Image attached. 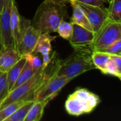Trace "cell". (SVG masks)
Listing matches in <instances>:
<instances>
[{"label": "cell", "instance_id": "cell-1", "mask_svg": "<svg viewBox=\"0 0 121 121\" xmlns=\"http://www.w3.org/2000/svg\"><path fill=\"white\" fill-rule=\"evenodd\" d=\"M67 14L66 2L62 0H44L38 7L31 21L41 33L56 32L61 21Z\"/></svg>", "mask_w": 121, "mask_h": 121}, {"label": "cell", "instance_id": "cell-2", "mask_svg": "<svg viewBox=\"0 0 121 121\" xmlns=\"http://www.w3.org/2000/svg\"><path fill=\"white\" fill-rule=\"evenodd\" d=\"M98 95L83 88H78L70 94L66 102V112L73 116H80L91 113L100 104Z\"/></svg>", "mask_w": 121, "mask_h": 121}, {"label": "cell", "instance_id": "cell-3", "mask_svg": "<svg viewBox=\"0 0 121 121\" xmlns=\"http://www.w3.org/2000/svg\"><path fill=\"white\" fill-rule=\"evenodd\" d=\"M90 51H74L66 60H61L57 75L73 79L78 76L96 69Z\"/></svg>", "mask_w": 121, "mask_h": 121}, {"label": "cell", "instance_id": "cell-4", "mask_svg": "<svg viewBox=\"0 0 121 121\" xmlns=\"http://www.w3.org/2000/svg\"><path fill=\"white\" fill-rule=\"evenodd\" d=\"M44 79V70L42 68L39 69L35 74L29 80L21 84L16 88L12 89L7 96L3 100L0 109L4 108L7 104L19 100H34V96L35 91L41 85Z\"/></svg>", "mask_w": 121, "mask_h": 121}, {"label": "cell", "instance_id": "cell-5", "mask_svg": "<svg viewBox=\"0 0 121 121\" xmlns=\"http://www.w3.org/2000/svg\"><path fill=\"white\" fill-rule=\"evenodd\" d=\"M57 72L52 74H47L44 71V79L35 91L34 101H39L45 99L52 100L58 95L60 91L72 80L70 78L57 75Z\"/></svg>", "mask_w": 121, "mask_h": 121}, {"label": "cell", "instance_id": "cell-6", "mask_svg": "<svg viewBox=\"0 0 121 121\" xmlns=\"http://www.w3.org/2000/svg\"><path fill=\"white\" fill-rule=\"evenodd\" d=\"M121 39V23L107 20L95 33L93 51L104 49Z\"/></svg>", "mask_w": 121, "mask_h": 121}, {"label": "cell", "instance_id": "cell-7", "mask_svg": "<svg viewBox=\"0 0 121 121\" xmlns=\"http://www.w3.org/2000/svg\"><path fill=\"white\" fill-rule=\"evenodd\" d=\"M41 34L39 30L32 26L30 21L22 17L21 33L16 50L21 56L32 53Z\"/></svg>", "mask_w": 121, "mask_h": 121}, {"label": "cell", "instance_id": "cell-8", "mask_svg": "<svg viewBox=\"0 0 121 121\" xmlns=\"http://www.w3.org/2000/svg\"><path fill=\"white\" fill-rule=\"evenodd\" d=\"M95 33L78 24H73V33L69 39L70 45L74 51L93 52L92 45Z\"/></svg>", "mask_w": 121, "mask_h": 121}, {"label": "cell", "instance_id": "cell-9", "mask_svg": "<svg viewBox=\"0 0 121 121\" xmlns=\"http://www.w3.org/2000/svg\"><path fill=\"white\" fill-rule=\"evenodd\" d=\"M12 0H6L0 12V40L4 50L14 47V41L11 31V9Z\"/></svg>", "mask_w": 121, "mask_h": 121}, {"label": "cell", "instance_id": "cell-10", "mask_svg": "<svg viewBox=\"0 0 121 121\" xmlns=\"http://www.w3.org/2000/svg\"><path fill=\"white\" fill-rule=\"evenodd\" d=\"M74 1L85 13L89 23L92 26L93 31L96 33L107 21L108 13L105 7L90 5L76 0Z\"/></svg>", "mask_w": 121, "mask_h": 121}, {"label": "cell", "instance_id": "cell-11", "mask_svg": "<svg viewBox=\"0 0 121 121\" xmlns=\"http://www.w3.org/2000/svg\"><path fill=\"white\" fill-rule=\"evenodd\" d=\"M10 26L14 41V48L16 49L20 40L22 27V17L19 14L15 0H12L11 3Z\"/></svg>", "mask_w": 121, "mask_h": 121}, {"label": "cell", "instance_id": "cell-12", "mask_svg": "<svg viewBox=\"0 0 121 121\" xmlns=\"http://www.w3.org/2000/svg\"><path fill=\"white\" fill-rule=\"evenodd\" d=\"M21 57L14 47L3 49L0 53V72H7Z\"/></svg>", "mask_w": 121, "mask_h": 121}, {"label": "cell", "instance_id": "cell-13", "mask_svg": "<svg viewBox=\"0 0 121 121\" xmlns=\"http://www.w3.org/2000/svg\"><path fill=\"white\" fill-rule=\"evenodd\" d=\"M65 2L70 3L73 8V14L71 18V23L72 24H78L90 30H93L92 26L89 23L85 13L82 9L76 3V1L74 0H66Z\"/></svg>", "mask_w": 121, "mask_h": 121}, {"label": "cell", "instance_id": "cell-14", "mask_svg": "<svg viewBox=\"0 0 121 121\" xmlns=\"http://www.w3.org/2000/svg\"><path fill=\"white\" fill-rule=\"evenodd\" d=\"M56 38V36H51L50 33H41L33 52L41 55L51 54L52 50L51 42Z\"/></svg>", "mask_w": 121, "mask_h": 121}, {"label": "cell", "instance_id": "cell-15", "mask_svg": "<svg viewBox=\"0 0 121 121\" xmlns=\"http://www.w3.org/2000/svg\"><path fill=\"white\" fill-rule=\"evenodd\" d=\"M26 62V58L25 56H22L20 60L16 62L6 72L7 74V82H8V87L9 91L10 92L17 80L19 76L20 75L22 69L24 68L25 64Z\"/></svg>", "mask_w": 121, "mask_h": 121}, {"label": "cell", "instance_id": "cell-16", "mask_svg": "<svg viewBox=\"0 0 121 121\" xmlns=\"http://www.w3.org/2000/svg\"><path fill=\"white\" fill-rule=\"evenodd\" d=\"M50 99H45L39 101H34L31 106L24 121H39L44 115V108L50 101Z\"/></svg>", "mask_w": 121, "mask_h": 121}, {"label": "cell", "instance_id": "cell-17", "mask_svg": "<svg viewBox=\"0 0 121 121\" xmlns=\"http://www.w3.org/2000/svg\"><path fill=\"white\" fill-rule=\"evenodd\" d=\"M111 58V55L108 53L96 50L91 53V59L96 69H99L102 73H104L106 66Z\"/></svg>", "mask_w": 121, "mask_h": 121}, {"label": "cell", "instance_id": "cell-18", "mask_svg": "<svg viewBox=\"0 0 121 121\" xmlns=\"http://www.w3.org/2000/svg\"><path fill=\"white\" fill-rule=\"evenodd\" d=\"M106 10L107 20L121 23V0H110L109 6Z\"/></svg>", "mask_w": 121, "mask_h": 121}, {"label": "cell", "instance_id": "cell-19", "mask_svg": "<svg viewBox=\"0 0 121 121\" xmlns=\"http://www.w3.org/2000/svg\"><path fill=\"white\" fill-rule=\"evenodd\" d=\"M34 101H35L34 100L26 101L23 105H21L12 115L8 117L4 121H24Z\"/></svg>", "mask_w": 121, "mask_h": 121}, {"label": "cell", "instance_id": "cell-20", "mask_svg": "<svg viewBox=\"0 0 121 121\" xmlns=\"http://www.w3.org/2000/svg\"><path fill=\"white\" fill-rule=\"evenodd\" d=\"M39 70V69H38ZM37 69H36L35 68H34L27 61L24 67V68L21 70V72L20 74V75L19 76L17 80L16 81L12 89L16 88L17 86H19V85H21V84L24 83L25 82H26L27 80H29L30 78H31L35 73L38 71ZM11 89V90H12Z\"/></svg>", "mask_w": 121, "mask_h": 121}, {"label": "cell", "instance_id": "cell-21", "mask_svg": "<svg viewBox=\"0 0 121 121\" xmlns=\"http://www.w3.org/2000/svg\"><path fill=\"white\" fill-rule=\"evenodd\" d=\"M26 100L21 99L16 101H14L5 106L0 109V121H4L8 117L12 115L21 105L25 103Z\"/></svg>", "mask_w": 121, "mask_h": 121}, {"label": "cell", "instance_id": "cell-22", "mask_svg": "<svg viewBox=\"0 0 121 121\" xmlns=\"http://www.w3.org/2000/svg\"><path fill=\"white\" fill-rule=\"evenodd\" d=\"M56 32L58 33L60 37L69 40L73 33V24L63 20L60 22Z\"/></svg>", "mask_w": 121, "mask_h": 121}, {"label": "cell", "instance_id": "cell-23", "mask_svg": "<svg viewBox=\"0 0 121 121\" xmlns=\"http://www.w3.org/2000/svg\"><path fill=\"white\" fill-rule=\"evenodd\" d=\"M6 72L0 73V100H4L9 94Z\"/></svg>", "mask_w": 121, "mask_h": 121}, {"label": "cell", "instance_id": "cell-24", "mask_svg": "<svg viewBox=\"0 0 121 121\" xmlns=\"http://www.w3.org/2000/svg\"><path fill=\"white\" fill-rule=\"evenodd\" d=\"M26 58V61L36 69H39L42 68L43 67V61H42V57L37 55L36 53H30L26 55H25Z\"/></svg>", "mask_w": 121, "mask_h": 121}, {"label": "cell", "instance_id": "cell-25", "mask_svg": "<svg viewBox=\"0 0 121 121\" xmlns=\"http://www.w3.org/2000/svg\"><path fill=\"white\" fill-rule=\"evenodd\" d=\"M98 51L108 53L111 55H121V39L116 41L110 46Z\"/></svg>", "mask_w": 121, "mask_h": 121}, {"label": "cell", "instance_id": "cell-26", "mask_svg": "<svg viewBox=\"0 0 121 121\" xmlns=\"http://www.w3.org/2000/svg\"><path fill=\"white\" fill-rule=\"evenodd\" d=\"M111 59L113 60L116 67V77L121 76V55H111Z\"/></svg>", "mask_w": 121, "mask_h": 121}, {"label": "cell", "instance_id": "cell-27", "mask_svg": "<svg viewBox=\"0 0 121 121\" xmlns=\"http://www.w3.org/2000/svg\"><path fill=\"white\" fill-rule=\"evenodd\" d=\"M76 1H78L84 4H90V5L104 7V4L108 0H76Z\"/></svg>", "mask_w": 121, "mask_h": 121}, {"label": "cell", "instance_id": "cell-28", "mask_svg": "<svg viewBox=\"0 0 121 121\" xmlns=\"http://www.w3.org/2000/svg\"><path fill=\"white\" fill-rule=\"evenodd\" d=\"M5 1H6V0H0V12L1 11V10H2L3 8H4Z\"/></svg>", "mask_w": 121, "mask_h": 121}, {"label": "cell", "instance_id": "cell-29", "mask_svg": "<svg viewBox=\"0 0 121 121\" xmlns=\"http://www.w3.org/2000/svg\"><path fill=\"white\" fill-rule=\"evenodd\" d=\"M2 50H3V48H2V45H1V40H0V53L2 51Z\"/></svg>", "mask_w": 121, "mask_h": 121}, {"label": "cell", "instance_id": "cell-30", "mask_svg": "<svg viewBox=\"0 0 121 121\" xmlns=\"http://www.w3.org/2000/svg\"><path fill=\"white\" fill-rule=\"evenodd\" d=\"M118 77V79H119L121 81V76H118V77Z\"/></svg>", "mask_w": 121, "mask_h": 121}, {"label": "cell", "instance_id": "cell-31", "mask_svg": "<svg viewBox=\"0 0 121 121\" xmlns=\"http://www.w3.org/2000/svg\"><path fill=\"white\" fill-rule=\"evenodd\" d=\"M2 101H3V100H0V106H1V104L2 103Z\"/></svg>", "mask_w": 121, "mask_h": 121}, {"label": "cell", "instance_id": "cell-32", "mask_svg": "<svg viewBox=\"0 0 121 121\" xmlns=\"http://www.w3.org/2000/svg\"><path fill=\"white\" fill-rule=\"evenodd\" d=\"M62 1H66V0H62Z\"/></svg>", "mask_w": 121, "mask_h": 121}, {"label": "cell", "instance_id": "cell-33", "mask_svg": "<svg viewBox=\"0 0 121 121\" xmlns=\"http://www.w3.org/2000/svg\"><path fill=\"white\" fill-rule=\"evenodd\" d=\"M0 73H1V72H0Z\"/></svg>", "mask_w": 121, "mask_h": 121}, {"label": "cell", "instance_id": "cell-34", "mask_svg": "<svg viewBox=\"0 0 121 121\" xmlns=\"http://www.w3.org/2000/svg\"><path fill=\"white\" fill-rule=\"evenodd\" d=\"M109 1H110V0H109Z\"/></svg>", "mask_w": 121, "mask_h": 121}]
</instances>
